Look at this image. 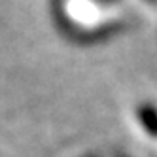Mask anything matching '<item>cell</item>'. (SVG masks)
Listing matches in <instances>:
<instances>
[{"label":"cell","instance_id":"6da1fadb","mask_svg":"<svg viewBox=\"0 0 157 157\" xmlns=\"http://www.w3.org/2000/svg\"><path fill=\"white\" fill-rule=\"evenodd\" d=\"M140 119L144 123V129L150 134H153V136H157V112H155V108H150V106L142 108L140 110Z\"/></svg>","mask_w":157,"mask_h":157}]
</instances>
